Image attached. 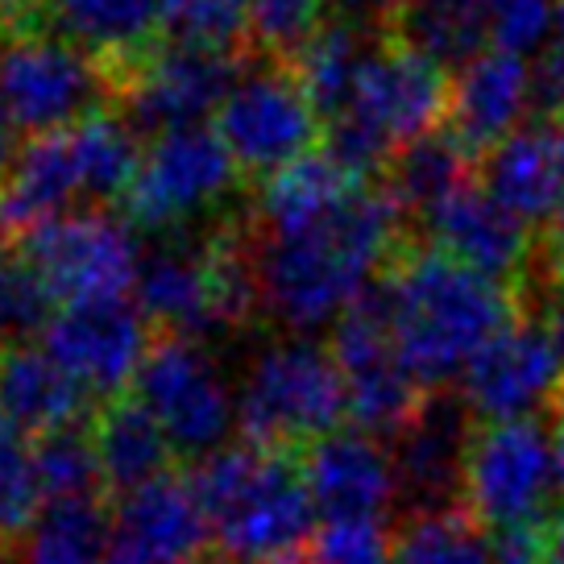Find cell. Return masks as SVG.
Here are the masks:
<instances>
[{"label": "cell", "mask_w": 564, "mask_h": 564, "mask_svg": "<svg viewBox=\"0 0 564 564\" xmlns=\"http://www.w3.org/2000/svg\"><path fill=\"white\" fill-rule=\"evenodd\" d=\"M406 220L378 183H357L340 204L286 232L249 225L262 312L282 328H319L387 270Z\"/></svg>", "instance_id": "6da1fadb"}, {"label": "cell", "mask_w": 564, "mask_h": 564, "mask_svg": "<svg viewBox=\"0 0 564 564\" xmlns=\"http://www.w3.org/2000/svg\"><path fill=\"white\" fill-rule=\"evenodd\" d=\"M394 349L423 394H436L502 333L519 307L511 291L481 279L406 229L387 270Z\"/></svg>", "instance_id": "7a4b0ae2"}, {"label": "cell", "mask_w": 564, "mask_h": 564, "mask_svg": "<svg viewBox=\"0 0 564 564\" xmlns=\"http://www.w3.org/2000/svg\"><path fill=\"white\" fill-rule=\"evenodd\" d=\"M187 477L208 514L216 561L295 564L316 535V507L303 481L300 453L241 441L199 460Z\"/></svg>", "instance_id": "3957f363"}, {"label": "cell", "mask_w": 564, "mask_h": 564, "mask_svg": "<svg viewBox=\"0 0 564 564\" xmlns=\"http://www.w3.org/2000/svg\"><path fill=\"white\" fill-rule=\"evenodd\" d=\"M232 192L249 195L229 145L216 129L195 124L145 145L121 212L129 229L150 237H183L229 216Z\"/></svg>", "instance_id": "277c9868"}, {"label": "cell", "mask_w": 564, "mask_h": 564, "mask_svg": "<svg viewBox=\"0 0 564 564\" xmlns=\"http://www.w3.org/2000/svg\"><path fill=\"white\" fill-rule=\"evenodd\" d=\"M349 420V390L336 370L333 349H319L312 340H279L253 361L237 423L241 441L258 448L300 453L319 436L340 432Z\"/></svg>", "instance_id": "5b68a950"}, {"label": "cell", "mask_w": 564, "mask_h": 564, "mask_svg": "<svg viewBox=\"0 0 564 564\" xmlns=\"http://www.w3.org/2000/svg\"><path fill=\"white\" fill-rule=\"evenodd\" d=\"M216 133L229 145L249 192L324 145V121L295 67L262 54L246 58L237 88L216 112Z\"/></svg>", "instance_id": "8992f818"}, {"label": "cell", "mask_w": 564, "mask_h": 564, "mask_svg": "<svg viewBox=\"0 0 564 564\" xmlns=\"http://www.w3.org/2000/svg\"><path fill=\"white\" fill-rule=\"evenodd\" d=\"M552 486H556V448L540 420L477 423L465 469H460V507L494 535L552 523Z\"/></svg>", "instance_id": "52a82bcc"}, {"label": "cell", "mask_w": 564, "mask_h": 564, "mask_svg": "<svg viewBox=\"0 0 564 564\" xmlns=\"http://www.w3.org/2000/svg\"><path fill=\"white\" fill-rule=\"evenodd\" d=\"M0 108L30 138L63 133L96 112H112V88L96 58L25 25L0 37Z\"/></svg>", "instance_id": "ba28073f"}, {"label": "cell", "mask_w": 564, "mask_h": 564, "mask_svg": "<svg viewBox=\"0 0 564 564\" xmlns=\"http://www.w3.org/2000/svg\"><path fill=\"white\" fill-rule=\"evenodd\" d=\"M336 370L349 390V420L357 432L373 441H394L406 423L420 415L423 394L406 373L403 357L394 349V319H390V291L373 279L333 333Z\"/></svg>", "instance_id": "9c48e42d"}, {"label": "cell", "mask_w": 564, "mask_h": 564, "mask_svg": "<svg viewBox=\"0 0 564 564\" xmlns=\"http://www.w3.org/2000/svg\"><path fill=\"white\" fill-rule=\"evenodd\" d=\"M129 394L150 406L162 423L178 460H208L229 436L237 406L216 370L212 352L199 340L175 333H154Z\"/></svg>", "instance_id": "30bf717a"}, {"label": "cell", "mask_w": 564, "mask_h": 564, "mask_svg": "<svg viewBox=\"0 0 564 564\" xmlns=\"http://www.w3.org/2000/svg\"><path fill=\"white\" fill-rule=\"evenodd\" d=\"M13 249L46 279L63 307L124 300V291H133L141 274L138 237L121 216L105 208L67 212Z\"/></svg>", "instance_id": "8fae6325"}, {"label": "cell", "mask_w": 564, "mask_h": 564, "mask_svg": "<svg viewBox=\"0 0 564 564\" xmlns=\"http://www.w3.org/2000/svg\"><path fill=\"white\" fill-rule=\"evenodd\" d=\"M246 58L249 54H225L166 37L117 96L112 112L133 129V138L159 141L178 129H195L229 100Z\"/></svg>", "instance_id": "7c38bea8"}, {"label": "cell", "mask_w": 564, "mask_h": 564, "mask_svg": "<svg viewBox=\"0 0 564 564\" xmlns=\"http://www.w3.org/2000/svg\"><path fill=\"white\" fill-rule=\"evenodd\" d=\"M460 399L477 423L552 415L564 399V352L531 316H514L460 373Z\"/></svg>", "instance_id": "4fadbf2b"}, {"label": "cell", "mask_w": 564, "mask_h": 564, "mask_svg": "<svg viewBox=\"0 0 564 564\" xmlns=\"http://www.w3.org/2000/svg\"><path fill=\"white\" fill-rule=\"evenodd\" d=\"M448 96H453L448 67L378 30L352 84L349 117L373 129L399 154L423 133L441 129L448 117Z\"/></svg>", "instance_id": "5bb4252c"}, {"label": "cell", "mask_w": 564, "mask_h": 564, "mask_svg": "<svg viewBox=\"0 0 564 564\" xmlns=\"http://www.w3.org/2000/svg\"><path fill=\"white\" fill-rule=\"evenodd\" d=\"M411 232L432 249L448 253L465 270L511 291V300L528 286L540 265V232L528 229L514 212H507L490 192H481L474 183L448 195L441 208L427 212L420 225H411Z\"/></svg>", "instance_id": "9a60e30c"}, {"label": "cell", "mask_w": 564, "mask_h": 564, "mask_svg": "<svg viewBox=\"0 0 564 564\" xmlns=\"http://www.w3.org/2000/svg\"><path fill=\"white\" fill-rule=\"evenodd\" d=\"M150 324L133 303H70L58 307L51 328L42 333V349L88 390L91 399H117L133 387L145 349Z\"/></svg>", "instance_id": "2e32d148"}, {"label": "cell", "mask_w": 564, "mask_h": 564, "mask_svg": "<svg viewBox=\"0 0 564 564\" xmlns=\"http://www.w3.org/2000/svg\"><path fill=\"white\" fill-rule=\"evenodd\" d=\"M34 25L100 63L112 105L145 67V58L166 42L162 0H46Z\"/></svg>", "instance_id": "e0dca14e"}, {"label": "cell", "mask_w": 564, "mask_h": 564, "mask_svg": "<svg viewBox=\"0 0 564 564\" xmlns=\"http://www.w3.org/2000/svg\"><path fill=\"white\" fill-rule=\"evenodd\" d=\"M300 465L312 507L324 514V523H361V519L382 523V514L399 494V474L387 444L357 427H340L333 436H319L316 444L300 448Z\"/></svg>", "instance_id": "ac0fdd59"}, {"label": "cell", "mask_w": 564, "mask_h": 564, "mask_svg": "<svg viewBox=\"0 0 564 564\" xmlns=\"http://www.w3.org/2000/svg\"><path fill=\"white\" fill-rule=\"evenodd\" d=\"M477 175L486 192L528 229L547 232L564 208V117H535L490 150Z\"/></svg>", "instance_id": "d6986e66"}, {"label": "cell", "mask_w": 564, "mask_h": 564, "mask_svg": "<svg viewBox=\"0 0 564 564\" xmlns=\"http://www.w3.org/2000/svg\"><path fill=\"white\" fill-rule=\"evenodd\" d=\"M474 427L477 420L469 415L465 399H448V390H436L423 399L420 415L394 436L399 490L415 498V511L457 507L453 494H460V469Z\"/></svg>", "instance_id": "ffe728a7"}, {"label": "cell", "mask_w": 564, "mask_h": 564, "mask_svg": "<svg viewBox=\"0 0 564 564\" xmlns=\"http://www.w3.org/2000/svg\"><path fill=\"white\" fill-rule=\"evenodd\" d=\"M79 199L88 195H84V166H79L75 133L63 129V133L30 138L0 183V241L21 246L34 229L67 212H79L75 208Z\"/></svg>", "instance_id": "44dd1931"}, {"label": "cell", "mask_w": 564, "mask_h": 564, "mask_svg": "<svg viewBox=\"0 0 564 564\" xmlns=\"http://www.w3.org/2000/svg\"><path fill=\"white\" fill-rule=\"evenodd\" d=\"M117 519V540L145 552L159 564H212L216 544H212L208 514L199 507L187 474H162L150 486L124 494L112 507Z\"/></svg>", "instance_id": "7402d4cb"}, {"label": "cell", "mask_w": 564, "mask_h": 564, "mask_svg": "<svg viewBox=\"0 0 564 564\" xmlns=\"http://www.w3.org/2000/svg\"><path fill=\"white\" fill-rule=\"evenodd\" d=\"M528 100H531L528 63L519 54H507V51H481L453 79L444 129L481 162L490 150H498L519 129Z\"/></svg>", "instance_id": "603a6c76"}, {"label": "cell", "mask_w": 564, "mask_h": 564, "mask_svg": "<svg viewBox=\"0 0 564 564\" xmlns=\"http://www.w3.org/2000/svg\"><path fill=\"white\" fill-rule=\"evenodd\" d=\"M0 411L34 436L79 427L88 415H96L88 390L37 345L0 349Z\"/></svg>", "instance_id": "cb8c5ba5"}, {"label": "cell", "mask_w": 564, "mask_h": 564, "mask_svg": "<svg viewBox=\"0 0 564 564\" xmlns=\"http://www.w3.org/2000/svg\"><path fill=\"white\" fill-rule=\"evenodd\" d=\"M91 441L100 453L108 494H133L150 486L154 477L175 474V448L166 441L162 423L150 415V406L138 403L129 390L117 399L96 403L91 415Z\"/></svg>", "instance_id": "d4e9b609"}, {"label": "cell", "mask_w": 564, "mask_h": 564, "mask_svg": "<svg viewBox=\"0 0 564 564\" xmlns=\"http://www.w3.org/2000/svg\"><path fill=\"white\" fill-rule=\"evenodd\" d=\"M477 166L481 162L441 124V129L423 133L420 141L403 145L390 159L387 171H382L378 187L390 195V204L399 208V216H403L406 229H411V225H420L427 212L441 208L448 195L469 187L477 178Z\"/></svg>", "instance_id": "484cf974"}, {"label": "cell", "mask_w": 564, "mask_h": 564, "mask_svg": "<svg viewBox=\"0 0 564 564\" xmlns=\"http://www.w3.org/2000/svg\"><path fill=\"white\" fill-rule=\"evenodd\" d=\"M112 528L117 519L108 494L42 502L34 523L9 544V556L13 564H105L117 540Z\"/></svg>", "instance_id": "4316f807"}, {"label": "cell", "mask_w": 564, "mask_h": 564, "mask_svg": "<svg viewBox=\"0 0 564 564\" xmlns=\"http://www.w3.org/2000/svg\"><path fill=\"white\" fill-rule=\"evenodd\" d=\"M373 37H378V25H366V21L349 18V13H333V21L291 63L324 124L349 112L352 84H357V70L366 63Z\"/></svg>", "instance_id": "83f0119b"}, {"label": "cell", "mask_w": 564, "mask_h": 564, "mask_svg": "<svg viewBox=\"0 0 564 564\" xmlns=\"http://www.w3.org/2000/svg\"><path fill=\"white\" fill-rule=\"evenodd\" d=\"M394 564H494L490 531L465 507L411 511L390 531Z\"/></svg>", "instance_id": "f1b7e54d"}, {"label": "cell", "mask_w": 564, "mask_h": 564, "mask_svg": "<svg viewBox=\"0 0 564 564\" xmlns=\"http://www.w3.org/2000/svg\"><path fill=\"white\" fill-rule=\"evenodd\" d=\"M75 150L84 166V195L88 204H121L141 166V150L133 129L117 112H96L75 129Z\"/></svg>", "instance_id": "f546056e"}, {"label": "cell", "mask_w": 564, "mask_h": 564, "mask_svg": "<svg viewBox=\"0 0 564 564\" xmlns=\"http://www.w3.org/2000/svg\"><path fill=\"white\" fill-rule=\"evenodd\" d=\"M34 469H37V490H42L46 502L108 494L100 453H96V441H91V427H84V423L51 432V436H37Z\"/></svg>", "instance_id": "4dcf8cb0"}, {"label": "cell", "mask_w": 564, "mask_h": 564, "mask_svg": "<svg viewBox=\"0 0 564 564\" xmlns=\"http://www.w3.org/2000/svg\"><path fill=\"white\" fill-rule=\"evenodd\" d=\"M336 0H249V54L295 63L333 21Z\"/></svg>", "instance_id": "1f68e13d"}, {"label": "cell", "mask_w": 564, "mask_h": 564, "mask_svg": "<svg viewBox=\"0 0 564 564\" xmlns=\"http://www.w3.org/2000/svg\"><path fill=\"white\" fill-rule=\"evenodd\" d=\"M42 502L46 498L37 490L30 432H21L18 423L0 411V540L4 544L21 540V531L37 519Z\"/></svg>", "instance_id": "d6a6232c"}, {"label": "cell", "mask_w": 564, "mask_h": 564, "mask_svg": "<svg viewBox=\"0 0 564 564\" xmlns=\"http://www.w3.org/2000/svg\"><path fill=\"white\" fill-rule=\"evenodd\" d=\"M166 37L225 54H249V0H162Z\"/></svg>", "instance_id": "836d02e7"}, {"label": "cell", "mask_w": 564, "mask_h": 564, "mask_svg": "<svg viewBox=\"0 0 564 564\" xmlns=\"http://www.w3.org/2000/svg\"><path fill=\"white\" fill-rule=\"evenodd\" d=\"M54 291L18 249L0 258V340L4 345H30L54 319Z\"/></svg>", "instance_id": "e575fe53"}, {"label": "cell", "mask_w": 564, "mask_h": 564, "mask_svg": "<svg viewBox=\"0 0 564 564\" xmlns=\"http://www.w3.org/2000/svg\"><path fill=\"white\" fill-rule=\"evenodd\" d=\"M295 564H394V547H390V531L373 519L324 523Z\"/></svg>", "instance_id": "d590c367"}, {"label": "cell", "mask_w": 564, "mask_h": 564, "mask_svg": "<svg viewBox=\"0 0 564 564\" xmlns=\"http://www.w3.org/2000/svg\"><path fill=\"white\" fill-rule=\"evenodd\" d=\"M481 18L494 37V51L523 54L544 42L547 21L556 18V0H481Z\"/></svg>", "instance_id": "8d00e7d4"}, {"label": "cell", "mask_w": 564, "mask_h": 564, "mask_svg": "<svg viewBox=\"0 0 564 564\" xmlns=\"http://www.w3.org/2000/svg\"><path fill=\"white\" fill-rule=\"evenodd\" d=\"M531 100L544 117H564V37L552 42L531 67Z\"/></svg>", "instance_id": "74e56055"}, {"label": "cell", "mask_w": 564, "mask_h": 564, "mask_svg": "<svg viewBox=\"0 0 564 564\" xmlns=\"http://www.w3.org/2000/svg\"><path fill=\"white\" fill-rule=\"evenodd\" d=\"M494 564H552L547 528H523L494 535Z\"/></svg>", "instance_id": "f35d334b"}, {"label": "cell", "mask_w": 564, "mask_h": 564, "mask_svg": "<svg viewBox=\"0 0 564 564\" xmlns=\"http://www.w3.org/2000/svg\"><path fill=\"white\" fill-rule=\"evenodd\" d=\"M540 262L556 282H564V208L561 216L552 220V229L540 232Z\"/></svg>", "instance_id": "ab89813d"}, {"label": "cell", "mask_w": 564, "mask_h": 564, "mask_svg": "<svg viewBox=\"0 0 564 564\" xmlns=\"http://www.w3.org/2000/svg\"><path fill=\"white\" fill-rule=\"evenodd\" d=\"M18 159V150H13V121L4 117V108H0V183L9 175V166Z\"/></svg>", "instance_id": "60d3db41"}, {"label": "cell", "mask_w": 564, "mask_h": 564, "mask_svg": "<svg viewBox=\"0 0 564 564\" xmlns=\"http://www.w3.org/2000/svg\"><path fill=\"white\" fill-rule=\"evenodd\" d=\"M105 564H159V561H150L145 552H138V547H129L124 540H112V547H108V556Z\"/></svg>", "instance_id": "b9f144b4"}, {"label": "cell", "mask_w": 564, "mask_h": 564, "mask_svg": "<svg viewBox=\"0 0 564 564\" xmlns=\"http://www.w3.org/2000/svg\"><path fill=\"white\" fill-rule=\"evenodd\" d=\"M547 552H552V564H564V507L547 523Z\"/></svg>", "instance_id": "7bdbcfd3"}, {"label": "cell", "mask_w": 564, "mask_h": 564, "mask_svg": "<svg viewBox=\"0 0 564 564\" xmlns=\"http://www.w3.org/2000/svg\"><path fill=\"white\" fill-rule=\"evenodd\" d=\"M547 423H552V448H556V481L564 486V411Z\"/></svg>", "instance_id": "ee69618b"}, {"label": "cell", "mask_w": 564, "mask_h": 564, "mask_svg": "<svg viewBox=\"0 0 564 564\" xmlns=\"http://www.w3.org/2000/svg\"><path fill=\"white\" fill-rule=\"evenodd\" d=\"M556 25H561V37H564V0H556Z\"/></svg>", "instance_id": "f6af8a7d"}, {"label": "cell", "mask_w": 564, "mask_h": 564, "mask_svg": "<svg viewBox=\"0 0 564 564\" xmlns=\"http://www.w3.org/2000/svg\"><path fill=\"white\" fill-rule=\"evenodd\" d=\"M4 556H9V544H4V540H0V564H4Z\"/></svg>", "instance_id": "bcb514c9"}, {"label": "cell", "mask_w": 564, "mask_h": 564, "mask_svg": "<svg viewBox=\"0 0 564 564\" xmlns=\"http://www.w3.org/2000/svg\"><path fill=\"white\" fill-rule=\"evenodd\" d=\"M561 411H564V399H561V406H556V411H552V415H561ZM552 415H547V420H552Z\"/></svg>", "instance_id": "7dc6e473"}, {"label": "cell", "mask_w": 564, "mask_h": 564, "mask_svg": "<svg viewBox=\"0 0 564 564\" xmlns=\"http://www.w3.org/2000/svg\"><path fill=\"white\" fill-rule=\"evenodd\" d=\"M30 4H34V9H42V4H46V0H30Z\"/></svg>", "instance_id": "c3c4849f"}, {"label": "cell", "mask_w": 564, "mask_h": 564, "mask_svg": "<svg viewBox=\"0 0 564 564\" xmlns=\"http://www.w3.org/2000/svg\"><path fill=\"white\" fill-rule=\"evenodd\" d=\"M212 564H225V561H212Z\"/></svg>", "instance_id": "681fc988"}]
</instances>
